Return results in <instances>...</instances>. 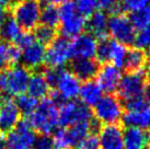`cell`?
Returning <instances> with one entry per match:
<instances>
[{"label":"cell","mask_w":150,"mask_h":149,"mask_svg":"<svg viewBox=\"0 0 150 149\" xmlns=\"http://www.w3.org/2000/svg\"><path fill=\"white\" fill-rule=\"evenodd\" d=\"M29 122L33 131L40 135H48L55 133L58 122V106L52 98L42 99L38 108L29 116Z\"/></svg>","instance_id":"6da1fadb"},{"label":"cell","mask_w":150,"mask_h":149,"mask_svg":"<svg viewBox=\"0 0 150 149\" xmlns=\"http://www.w3.org/2000/svg\"><path fill=\"white\" fill-rule=\"evenodd\" d=\"M30 77V69L23 65H14L0 71V91L16 96L23 94L28 89Z\"/></svg>","instance_id":"7a4b0ae2"},{"label":"cell","mask_w":150,"mask_h":149,"mask_svg":"<svg viewBox=\"0 0 150 149\" xmlns=\"http://www.w3.org/2000/svg\"><path fill=\"white\" fill-rule=\"evenodd\" d=\"M40 0H17L11 6L12 18L24 31L35 29L41 17Z\"/></svg>","instance_id":"3957f363"},{"label":"cell","mask_w":150,"mask_h":149,"mask_svg":"<svg viewBox=\"0 0 150 149\" xmlns=\"http://www.w3.org/2000/svg\"><path fill=\"white\" fill-rule=\"evenodd\" d=\"M59 18L62 36L70 38L83 33V30L87 25L86 19L78 12L74 2L68 1L62 4V7L59 8Z\"/></svg>","instance_id":"277c9868"},{"label":"cell","mask_w":150,"mask_h":149,"mask_svg":"<svg viewBox=\"0 0 150 149\" xmlns=\"http://www.w3.org/2000/svg\"><path fill=\"white\" fill-rule=\"evenodd\" d=\"M91 120V110L81 101H66L58 108V122L63 127H70L80 123H88Z\"/></svg>","instance_id":"5b68a950"},{"label":"cell","mask_w":150,"mask_h":149,"mask_svg":"<svg viewBox=\"0 0 150 149\" xmlns=\"http://www.w3.org/2000/svg\"><path fill=\"white\" fill-rule=\"evenodd\" d=\"M91 133L90 122L72 125L67 128L55 131L53 136L55 149H75L79 143L83 140Z\"/></svg>","instance_id":"8992f818"},{"label":"cell","mask_w":150,"mask_h":149,"mask_svg":"<svg viewBox=\"0 0 150 149\" xmlns=\"http://www.w3.org/2000/svg\"><path fill=\"white\" fill-rule=\"evenodd\" d=\"M94 115L96 121H99L101 124H117L124 115V108L121 100L116 95H103V98L94 106Z\"/></svg>","instance_id":"52a82bcc"},{"label":"cell","mask_w":150,"mask_h":149,"mask_svg":"<svg viewBox=\"0 0 150 149\" xmlns=\"http://www.w3.org/2000/svg\"><path fill=\"white\" fill-rule=\"evenodd\" d=\"M54 95L52 99L56 103H63L66 101H72L77 96H79L80 92V80L71 71H68L66 69H60L57 82L55 84Z\"/></svg>","instance_id":"ba28073f"},{"label":"cell","mask_w":150,"mask_h":149,"mask_svg":"<svg viewBox=\"0 0 150 149\" xmlns=\"http://www.w3.org/2000/svg\"><path fill=\"white\" fill-rule=\"evenodd\" d=\"M71 57V42L65 36L56 37L46 50L45 64L50 68L63 69Z\"/></svg>","instance_id":"9c48e42d"},{"label":"cell","mask_w":150,"mask_h":149,"mask_svg":"<svg viewBox=\"0 0 150 149\" xmlns=\"http://www.w3.org/2000/svg\"><path fill=\"white\" fill-rule=\"evenodd\" d=\"M146 71L142 69L138 71H128L122 76L121 82L118 84V94L124 101L142 96L146 86Z\"/></svg>","instance_id":"30bf717a"},{"label":"cell","mask_w":150,"mask_h":149,"mask_svg":"<svg viewBox=\"0 0 150 149\" xmlns=\"http://www.w3.org/2000/svg\"><path fill=\"white\" fill-rule=\"evenodd\" d=\"M36 137L29 120L20 121L17 127L6 136V149H32Z\"/></svg>","instance_id":"8fae6325"},{"label":"cell","mask_w":150,"mask_h":149,"mask_svg":"<svg viewBox=\"0 0 150 149\" xmlns=\"http://www.w3.org/2000/svg\"><path fill=\"white\" fill-rule=\"evenodd\" d=\"M108 34L114 41L123 45H130L134 43L136 33L128 18L116 13L108 19Z\"/></svg>","instance_id":"7c38bea8"},{"label":"cell","mask_w":150,"mask_h":149,"mask_svg":"<svg viewBox=\"0 0 150 149\" xmlns=\"http://www.w3.org/2000/svg\"><path fill=\"white\" fill-rule=\"evenodd\" d=\"M98 40L90 33H81L71 42V57L75 59H91L96 56Z\"/></svg>","instance_id":"4fadbf2b"},{"label":"cell","mask_w":150,"mask_h":149,"mask_svg":"<svg viewBox=\"0 0 150 149\" xmlns=\"http://www.w3.org/2000/svg\"><path fill=\"white\" fill-rule=\"evenodd\" d=\"M122 72L121 69L113 66L111 64H105L96 74V82L103 91L111 94L118 89V84L121 82Z\"/></svg>","instance_id":"5bb4252c"},{"label":"cell","mask_w":150,"mask_h":149,"mask_svg":"<svg viewBox=\"0 0 150 149\" xmlns=\"http://www.w3.org/2000/svg\"><path fill=\"white\" fill-rule=\"evenodd\" d=\"M101 149H124V131L115 125H105L99 135Z\"/></svg>","instance_id":"9a60e30c"},{"label":"cell","mask_w":150,"mask_h":149,"mask_svg":"<svg viewBox=\"0 0 150 149\" xmlns=\"http://www.w3.org/2000/svg\"><path fill=\"white\" fill-rule=\"evenodd\" d=\"M45 46L34 41L21 50V60L28 69H38L45 62Z\"/></svg>","instance_id":"2e32d148"},{"label":"cell","mask_w":150,"mask_h":149,"mask_svg":"<svg viewBox=\"0 0 150 149\" xmlns=\"http://www.w3.org/2000/svg\"><path fill=\"white\" fill-rule=\"evenodd\" d=\"M21 121V113L12 100H4L0 108V131L10 133Z\"/></svg>","instance_id":"e0dca14e"},{"label":"cell","mask_w":150,"mask_h":149,"mask_svg":"<svg viewBox=\"0 0 150 149\" xmlns=\"http://www.w3.org/2000/svg\"><path fill=\"white\" fill-rule=\"evenodd\" d=\"M100 70L99 62L96 59H75L71 64V72L79 80L89 81L96 77Z\"/></svg>","instance_id":"ac0fdd59"},{"label":"cell","mask_w":150,"mask_h":149,"mask_svg":"<svg viewBox=\"0 0 150 149\" xmlns=\"http://www.w3.org/2000/svg\"><path fill=\"white\" fill-rule=\"evenodd\" d=\"M122 121L126 127H136L146 132L150 129V106L147 105L146 108L135 112L127 111L124 113Z\"/></svg>","instance_id":"d6986e66"},{"label":"cell","mask_w":150,"mask_h":149,"mask_svg":"<svg viewBox=\"0 0 150 149\" xmlns=\"http://www.w3.org/2000/svg\"><path fill=\"white\" fill-rule=\"evenodd\" d=\"M79 96L84 105H87L88 108H94L98 102L103 98V90L96 81L89 80L81 84Z\"/></svg>","instance_id":"ffe728a7"},{"label":"cell","mask_w":150,"mask_h":149,"mask_svg":"<svg viewBox=\"0 0 150 149\" xmlns=\"http://www.w3.org/2000/svg\"><path fill=\"white\" fill-rule=\"evenodd\" d=\"M89 33L96 40H104L108 34V18L103 11H96L88 21Z\"/></svg>","instance_id":"44dd1931"},{"label":"cell","mask_w":150,"mask_h":149,"mask_svg":"<svg viewBox=\"0 0 150 149\" xmlns=\"http://www.w3.org/2000/svg\"><path fill=\"white\" fill-rule=\"evenodd\" d=\"M148 134L136 127H127L124 131V148L125 149H146Z\"/></svg>","instance_id":"7402d4cb"},{"label":"cell","mask_w":150,"mask_h":149,"mask_svg":"<svg viewBox=\"0 0 150 149\" xmlns=\"http://www.w3.org/2000/svg\"><path fill=\"white\" fill-rule=\"evenodd\" d=\"M26 90L28 93L35 99H45L50 91V86L42 72H35L31 74Z\"/></svg>","instance_id":"603a6c76"},{"label":"cell","mask_w":150,"mask_h":149,"mask_svg":"<svg viewBox=\"0 0 150 149\" xmlns=\"http://www.w3.org/2000/svg\"><path fill=\"white\" fill-rule=\"evenodd\" d=\"M147 62V55L146 52L138 48H130L127 50L125 60V68L128 71H138L144 69L146 66Z\"/></svg>","instance_id":"cb8c5ba5"},{"label":"cell","mask_w":150,"mask_h":149,"mask_svg":"<svg viewBox=\"0 0 150 149\" xmlns=\"http://www.w3.org/2000/svg\"><path fill=\"white\" fill-rule=\"evenodd\" d=\"M0 59L7 65H17L21 60V50L16 44L0 42Z\"/></svg>","instance_id":"d4e9b609"},{"label":"cell","mask_w":150,"mask_h":149,"mask_svg":"<svg viewBox=\"0 0 150 149\" xmlns=\"http://www.w3.org/2000/svg\"><path fill=\"white\" fill-rule=\"evenodd\" d=\"M21 28L13 18H7L2 24L0 25V38L4 42H16L18 36L21 34Z\"/></svg>","instance_id":"484cf974"},{"label":"cell","mask_w":150,"mask_h":149,"mask_svg":"<svg viewBox=\"0 0 150 149\" xmlns=\"http://www.w3.org/2000/svg\"><path fill=\"white\" fill-rule=\"evenodd\" d=\"M127 50H128L126 48L125 45H123L121 43L112 40L111 41V50H110L108 62H111V65L117 67L118 69L124 68Z\"/></svg>","instance_id":"4316f807"},{"label":"cell","mask_w":150,"mask_h":149,"mask_svg":"<svg viewBox=\"0 0 150 149\" xmlns=\"http://www.w3.org/2000/svg\"><path fill=\"white\" fill-rule=\"evenodd\" d=\"M59 21H60L59 9H57L55 6L47 4L41 10V17H40L41 24L55 29L57 25H59Z\"/></svg>","instance_id":"83f0119b"},{"label":"cell","mask_w":150,"mask_h":149,"mask_svg":"<svg viewBox=\"0 0 150 149\" xmlns=\"http://www.w3.org/2000/svg\"><path fill=\"white\" fill-rule=\"evenodd\" d=\"M14 103L18 106L21 114L30 116L35 111V109L38 108V100L33 98L29 93H23V94L18 95L16 101H14Z\"/></svg>","instance_id":"f1b7e54d"},{"label":"cell","mask_w":150,"mask_h":149,"mask_svg":"<svg viewBox=\"0 0 150 149\" xmlns=\"http://www.w3.org/2000/svg\"><path fill=\"white\" fill-rule=\"evenodd\" d=\"M129 21L134 29L136 30H142L144 28H147L150 25V7H146L144 9L137 10L130 12L129 16Z\"/></svg>","instance_id":"f546056e"},{"label":"cell","mask_w":150,"mask_h":149,"mask_svg":"<svg viewBox=\"0 0 150 149\" xmlns=\"http://www.w3.org/2000/svg\"><path fill=\"white\" fill-rule=\"evenodd\" d=\"M33 36L35 41L45 46L55 41V38L57 37V33H56V30L53 28L40 24L34 29Z\"/></svg>","instance_id":"4dcf8cb0"},{"label":"cell","mask_w":150,"mask_h":149,"mask_svg":"<svg viewBox=\"0 0 150 149\" xmlns=\"http://www.w3.org/2000/svg\"><path fill=\"white\" fill-rule=\"evenodd\" d=\"M136 48L146 52L150 48V25L142 30H138V32L135 34L134 43Z\"/></svg>","instance_id":"1f68e13d"},{"label":"cell","mask_w":150,"mask_h":149,"mask_svg":"<svg viewBox=\"0 0 150 149\" xmlns=\"http://www.w3.org/2000/svg\"><path fill=\"white\" fill-rule=\"evenodd\" d=\"M74 4L78 12L84 18L91 17L96 12V4L94 0H74Z\"/></svg>","instance_id":"d6a6232c"},{"label":"cell","mask_w":150,"mask_h":149,"mask_svg":"<svg viewBox=\"0 0 150 149\" xmlns=\"http://www.w3.org/2000/svg\"><path fill=\"white\" fill-rule=\"evenodd\" d=\"M111 41L108 38L101 40L98 42V47H96V57L98 59V62H108V58H110V50H111Z\"/></svg>","instance_id":"836d02e7"},{"label":"cell","mask_w":150,"mask_h":149,"mask_svg":"<svg viewBox=\"0 0 150 149\" xmlns=\"http://www.w3.org/2000/svg\"><path fill=\"white\" fill-rule=\"evenodd\" d=\"M150 0H121V9H124L126 11H137L146 7H149Z\"/></svg>","instance_id":"e575fe53"},{"label":"cell","mask_w":150,"mask_h":149,"mask_svg":"<svg viewBox=\"0 0 150 149\" xmlns=\"http://www.w3.org/2000/svg\"><path fill=\"white\" fill-rule=\"evenodd\" d=\"M94 1L99 9L110 11L113 14H116L121 10V4L118 2V0H94Z\"/></svg>","instance_id":"d590c367"},{"label":"cell","mask_w":150,"mask_h":149,"mask_svg":"<svg viewBox=\"0 0 150 149\" xmlns=\"http://www.w3.org/2000/svg\"><path fill=\"white\" fill-rule=\"evenodd\" d=\"M75 149H101L99 137L96 134H91L76 146Z\"/></svg>","instance_id":"8d00e7d4"},{"label":"cell","mask_w":150,"mask_h":149,"mask_svg":"<svg viewBox=\"0 0 150 149\" xmlns=\"http://www.w3.org/2000/svg\"><path fill=\"white\" fill-rule=\"evenodd\" d=\"M147 103L144 96H137V98H134V99H130L128 101H125V108L127 109L128 112H135V111H139L142 109L146 108Z\"/></svg>","instance_id":"74e56055"},{"label":"cell","mask_w":150,"mask_h":149,"mask_svg":"<svg viewBox=\"0 0 150 149\" xmlns=\"http://www.w3.org/2000/svg\"><path fill=\"white\" fill-rule=\"evenodd\" d=\"M34 149H55L53 138L48 135H40L34 143Z\"/></svg>","instance_id":"f35d334b"},{"label":"cell","mask_w":150,"mask_h":149,"mask_svg":"<svg viewBox=\"0 0 150 149\" xmlns=\"http://www.w3.org/2000/svg\"><path fill=\"white\" fill-rule=\"evenodd\" d=\"M34 41H35V38H34L33 34H31V33H29L28 31H25V32H21V34L18 36V38L16 40V42H14V44H16L20 50H23L24 47L30 45V44L33 43Z\"/></svg>","instance_id":"ab89813d"},{"label":"cell","mask_w":150,"mask_h":149,"mask_svg":"<svg viewBox=\"0 0 150 149\" xmlns=\"http://www.w3.org/2000/svg\"><path fill=\"white\" fill-rule=\"evenodd\" d=\"M59 72H60V69H58V68H48L43 72L50 87H55V84L57 82V79H58Z\"/></svg>","instance_id":"60d3db41"},{"label":"cell","mask_w":150,"mask_h":149,"mask_svg":"<svg viewBox=\"0 0 150 149\" xmlns=\"http://www.w3.org/2000/svg\"><path fill=\"white\" fill-rule=\"evenodd\" d=\"M142 96L146 101L147 105L150 106V81L146 82V86H145V89H144V92H142Z\"/></svg>","instance_id":"b9f144b4"},{"label":"cell","mask_w":150,"mask_h":149,"mask_svg":"<svg viewBox=\"0 0 150 149\" xmlns=\"http://www.w3.org/2000/svg\"><path fill=\"white\" fill-rule=\"evenodd\" d=\"M45 4H50V6H56V4H64L68 2L69 0H42Z\"/></svg>","instance_id":"7bdbcfd3"},{"label":"cell","mask_w":150,"mask_h":149,"mask_svg":"<svg viewBox=\"0 0 150 149\" xmlns=\"http://www.w3.org/2000/svg\"><path fill=\"white\" fill-rule=\"evenodd\" d=\"M7 18H8V14H7L6 9H0V25L4 23Z\"/></svg>","instance_id":"ee69618b"},{"label":"cell","mask_w":150,"mask_h":149,"mask_svg":"<svg viewBox=\"0 0 150 149\" xmlns=\"http://www.w3.org/2000/svg\"><path fill=\"white\" fill-rule=\"evenodd\" d=\"M11 6V0H0V9H7Z\"/></svg>","instance_id":"f6af8a7d"},{"label":"cell","mask_w":150,"mask_h":149,"mask_svg":"<svg viewBox=\"0 0 150 149\" xmlns=\"http://www.w3.org/2000/svg\"><path fill=\"white\" fill-rule=\"evenodd\" d=\"M0 149H6V136L0 135Z\"/></svg>","instance_id":"bcb514c9"},{"label":"cell","mask_w":150,"mask_h":149,"mask_svg":"<svg viewBox=\"0 0 150 149\" xmlns=\"http://www.w3.org/2000/svg\"><path fill=\"white\" fill-rule=\"evenodd\" d=\"M146 74L150 77V56L147 57V62H146Z\"/></svg>","instance_id":"7dc6e473"},{"label":"cell","mask_w":150,"mask_h":149,"mask_svg":"<svg viewBox=\"0 0 150 149\" xmlns=\"http://www.w3.org/2000/svg\"><path fill=\"white\" fill-rule=\"evenodd\" d=\"M4 69H7V65H6V64L0 59V71L4 70Z\"/></svg>","instance_id":"c3c4849f"},{"label":"cell","mask_w":150,"mask_h":149,"mask_svg":"<svg viewBox=\"0 0 150 149\" xmlns=\"http://www.w3.org/2000/svg\"><path fill=\"white\" fill-rule=\"evenodd\" d=\"M4 95H2V92L0 91V108H1V105H2V103L4 102Z\"/></svg>","instance_id":"681fc988"},{"label":"cell","mask_w":150,"mask_h":149,"mask_svg":"<svg viewBox=\"0 0 150 149\" xmlns=\"http://www.w3.org/2000/svg\"><path fill=\"white\" fill-rule=\"evenodd\" d=\"M147 147H148V149H150V133L148 134V141H147Z\"/></svg>","instance_id":"f907efd6"},{"label":"cell","mask_w":150,"mask_h":149,"mask_svg":"<svg viewBox=\"0 0 150 149\" xmlns=\"http://www.w3.org/2000/svg\"><path fill=\"white\" fill-rule=\"evenodd\" d=\"M0 40H1V38H0Z\"/></svg>","instance_id":"816d5d0a"}]
</instances>
